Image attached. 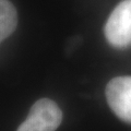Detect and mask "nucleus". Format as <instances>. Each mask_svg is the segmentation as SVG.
<instances>
[{
	"mask_svg": "<svg viewBox=\"0 0 131 131\" xmlns=\"http://www.w3.org/2000/svg\"><path fill=\"white\" fill-rule=\"evenodd\" d=\"M62 121V112L54 101L40 98L16 131H56Z\"/></svg>",
	"mask_w": 131,
	"mask_h": 131,
	"instance_id": "f257e3e1",
	"label": "nucleus"
},
{
	"mask_svg": "<svg viewBox=\"0 0 131 131\" xmlns=\"http://www.w3.org/2000/svg\"><path fill=\"white\" fill-rule=\"evenodd\" d=\"M110 109L122 121L131 124V77H116L110 80L105 90Z\"/></svg>",
	"mask_w": 131,
	"mask_h": 131,
	"instance_id": "7ed1b4c3",
	"label": "nucleus"
},
{
	"mask_svg": "<svg viewBox=\"0 0 131 131\" xmlns=\"http://www.w3.org/2000/svg\"><path fill=\"white\" fill-rule=\"evenodd\" d=\"M18 24V13L9 0H0V43L14 32Z\"/></svg>",
	"mask_w": 131,
	"mask_h": 131,
	"instance_id": "20e7f679",
	"label": "nucleus"
},
{
	"mask_svg": "<svg viewBox=\"0 0 131 131\" xmlns=\"http://www.w3.org/2000/svg\"><path fill=\"white\" fill-rule=\"evenodd\" d=\"M107 42L116 48L131 46V0H122L113 10L104 27Z\"/></svg>",
	"mask_w": 131,
	"mask_h": 131,
	"instance_id": "f03ea898",
	"label": "nucleus"
}]
</instances>
